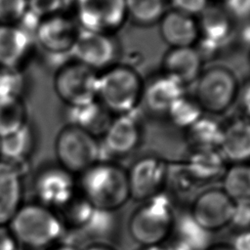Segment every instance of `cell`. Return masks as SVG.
<instances>
[{
	"label": "cell",
	"mask_w": 250,
	"mask_h": 250,
	"mask_svg": "<svg viewBox=\"0 0 250 250\" xmlns=\"http://www.w3.org/2000/svg\"><path fill=\"white\" fill-rule=\"evenodd\" d=\"M77 188L96 210L117 212L130 200L127 171L113 161H99L81 173Z\"/></svg>",
	"instance_id": "6da1fadb"
},
{
	"label": "cell",
	"mask_w": 250,
	"mask_h": 250,
	"mask_svg": "<svg viewBox=\"0 0 250 250\" xmlns=\"http://www.w3.org/2000/svg\"><path fill=\"white\" fill-rule=\"evenodd\" d=\"M176 219L175 203L162 192L139 203L128 219L127 229L140 246H163L174 233Z\"/></svg>",
	"instance_id": "7a4b0ae2"
},
{
	"label": "cell",
	"mask_w": 250,
	"mask_h": 250,
	"mask_svg": "<svg viewBox=\"0 0 250 250\" xmlns=\"http://www.w3.org/2000/svg\"><path fill=\"white\" fill-rule=\"evenodd\" d=\"M8 228L18 245L27 250H43L62 237L66 227L53 209L37 202L21 204Z\"/></svg>",
	"instance_id": "3957f363"
},
{
	"label": "cell",
	"mask_w": 250,
	"mask_h": 250,
	"mask_svg": "<svg viewBox=\"0 0 250 250\" xmlns=\"http://www.w3.org/2000/svg\"><path fill=\"white\" fill-rule=\"evenodd\" d=\"M144 80L130 65L114 64L99 73L97 101L112 115L134 112L142 103Z\"/></svg>",
	"instance_id": "277c9868"
},
{
	"label": "cell",
	"mask_w": 250,
	"mask_h": 250,
	"mask_svg": "<svg viewBox=\"0 0 250 250\" xmlns=\"http://www.w3.org/2000/svg\"><path fill=\"white\" fill-rule=\"evenodd\" d=\"M194 84L192 97L203 112L210 115L229 110L237 100L240 86L234 72L217 64L203 68Z\"/></svg>",
	"instance_id": "5b68a950"
},
{
	"label": "cell",
	"mask_w": 250,
	"mask_h": 250,
	"mask_svg": "<svg viewBox=\"0 0 250 250\" xmlns=\"http://www.w3.org/2000/svg\"><path fill=\"white\" fill-rule=\"evenodd\" d=\"M55 153L61 167L80 175L101 161V145L95 136L67 124L56 137Z\"/></svg>",
	"instance_id": "8992f818"
},
{
	"label": "cell",
	"mask_w": 250,
	"mask_h": 250,
	"mask_svg": "<svg viewBox=\"0 0 250 250\" xmlns=\"http://www.w3.org/2000/svg\"><path fill=\"white\" fill-rule=\"evenodd\" d=\"M98 85L99 73L75 61L62 64L53 81L56 95L68 107L97 101Z\"/></svg>",
	"instance_id": "52a82bcc"
},
{
	"label": "cell",
	"mask_w": 250,
	"mask_h": 250,
	"mask_svg": "<svg viewBox=\"0 0 250 250\" xmlns=\"http://www.w3.org/2000/svg\"><path fill=\"white\" fill-rule=\"evenodd\" d=\"M73 8L83 30L114 34L128 21L126 0H75Z\"/></svg>",
	"instance_id": "ba28073f"
},
{
	"label": "cell",
	"mask_w": 250,
	"mask_h": 250,
	"mask_svg": "<svg viewBox=\"0 0 250 250\" xmlns=\"http://www.w3.org/2000/svg\"><path fill=\"white\" fill-rule=\"evenodd\" d=\"M199 38L195 47L203 61L216 57L220 50L234 39L236 21L222 4L210 3L196 18Z\"/></svg>",
	"instance_id": "9c48e42d"
},
{
	"label": "cell",
	"mask_w": 250,
	"mask_h": 250,
	"mask_svg": "<svg viewBox=\"0 0 250 250\" xmlns=\"http://www.w3.org/2000/svg\"><path fill=\"white\" fill-rule=\"evenodd\" d=\"M235 202L221 187H209L191 199L188 215L207 232L214 233L229 227Z\"/></svg>",
	"instance_id": "30bf717a"
},
{
	"label": "cell",
	"mask_w": 250,
	"mask_h": 250,
	"mask_svg": "<svg viewBox=\"0 0 250 250\" xmlns=\"http://www.w3.org/2000/svg\"><path fill=\"white\" fill-rule=\"evenodd\" d=\"M127 171L130 199L141 203L165 190L168 162L155 154L135 159Z\"/></svg>",
	"instance_id": "8fae6325"
},
{
	"label": "cell",
	"mask_w": 250,
	"mask_h": 250,
	"mask_svg": "<svg viewBox=\"0 0 250 250\" xmlns=\"http://www.w3.org/2000/svg\"><path fill=\"white\" fill-rule=\"evenodd\" d=\"M119 51L113 34L80 29L70 55L75 62L101 73L117 63Z\"/></svg>",
	"instance_id": "7c38bea8"
},
{
	"label": "cell",
	"mask_w": 250,
	"mask_h": 250,
	"mask_svg": "<svg viewBox=\"0 0 250 250\" xmlns=\"http://www.w3.org/2000/svg\"><path fill=\"white\" fill-rule=\"evenodd\" d=\"M80 28L75 20L63 13L40 21L34 34L39 47L51 57L71 56Z\"/></svg>",
	"instance_id": "4fadbf2b"
},
{
	"label": "cell",
	"mask_w": 250,
	"mask_h": 250,
	"mask_svg": "<svg viewBox=\"0 0 250 250\" xmlns=\"http://www.w3.org/2000/svg\"><path fill=\"white\" fill-rule=\"evenodd\" d=\"M33 190L38 203L50 208H63L77 193L74 175L60 165L39 171L33 180Z\"/></svg>",
	"instance_id": "5bb4252c"
},
{
	"label": "cell",
	"mask_w": 250,
	"mask_h": 250,
	"mask_svg": "<svg viewBox=\"0 0 250 250\" xmlns=\"http://www.w3.org/2000/svg\"><path fill=\"white\" fill-rule=\"evenodd\" d=\"M133 113L112 117L100 142L101 161L105 154L112 158L128 156L140 146L143 140L142 124Z\"/></svg>",
	"instance_id": "9a60e30c"
},
{
	"label": "cell",
	"mask_w": 250,
	"mask_h": 250,
	"mask_svg": "<svg viewBox=\"0 0 250 250\" xmlns=\"http://www.w3.org/2000/svg\"><path fill=\"white\" fill-rule=\"evenodd\" d=\"M184 95L186 87L161 72L144 81L141 104L154 115L165 116L173 104Z\"/></svg>",
	"instance_id": "2e32d148"
},
{
	"label": "cell",
	"mask_w": 250,
	"mask_h": 250,
	"mask_svg": "<svg viewBox=\"0 0 250 250\" xmlns=\"http://www.w3.org/2000/svg\"><path fill=\"white\" fill-rule=\"evenodd\" d=\"M203 68V59L195 46L170 48L162 60V73L184 87L193 84Z\"/></svg>",
	"instance_id": "e0dca14e"
},
{
	"label": "cell",
	"mask_w": 250,
	"mask_h": 250,
	"mask_svg": "<svg viewBox=\"0 0 250 250\" xmlns=\"http://www.w3.org/2000/svg\"><path fill=\"white\" fill-rule=\"evenodd\" d=\"M158 24L159 34L170 48L193 47L198 41L196 18L169 10L164 13Z\"/></svg>",
	"instance_id": "ac0fdd59"
},
{
	"label": "cell",
	"mask_w": 250,
	"mask_h": 250,
	"mask_svg": "<svg viewBox=\"0 0 250 250\" xmlns=\"http://www.w3.org/2000/svg\"><path fill=\"white\" fill-rule=\"evenodd\" d=\"M218 149L227 163H250V120L236 118L223 126Z\"/></svg>",
	"instance_id": "d6986e66"
},
{
	"label": "cell",
	"mask_w": 250,
	"mask_h": 250,
	"mask_svg": "<svg viewBox=\"0 0 250 250\" xmlns=\"http://www.w3.org/2000/svg\"><path fill=\"white\" fill-rule=\"evenodd\" d=\"M21 170L19 166L0 160V226H6L21 206Z\"/></svg>",
	"instance_id": "ffe728a7"
},
{
	"label": "cell",
	"mask_w": 250,
	"mask_h": 250,
	"mask_svg": "<svg viewBox=\"0 0 250 250\" xmlns=\"http://www.w3.org/2000/svg\"><path fill=\"white\" fill-rule=\"evenodd\" d=\"M183 162L190 176L200 187L221 181L228 166L217 148L190 149Z\"/></svg>",
	"instance_id": "44dd1931"
},
{
	"label": "cell",
	"mask_w": 250,
	"mask_h": 250,
	"mask_svg": "<svg viewBox=\"0 0 250 250\" xmlns=\"http://www.w3.org/2000/svg\"><path fill=\"white\" fill-rule=\"evenodd\" d=\"M32 40L18 25L0 24V67L20 69L30 55Z\"/></svg>",
	"instance_id": "7402d4cb"
},
{
	"label": "cell",
	"mask_w": 250,
	"mask_h": 250,
	"mask_svg": "<svg viewBox=\"0 0 250 250\" xmlns=\"http://www.w3.org/2000/svg\"><path fill=\"white\" fill-rule=\"evenodd\" d=\"M110 114L98 101L68 107V125L77 127L98 138L103 136L112 120Z\"/></svg>",
	"instance_id": "603a6c76"
},
{
	"label": "cell",
	"mask_w": 250,
	"mask_h": 250,
	"mask_svg": "<svg viewBox=\"0 0 250 250\" xmlns=\"http://www.w3.org/2000/svg\"><path fill=\"white\" fill-rule=\"evenodd\" d=\"M35 146V133L28 122L18 131L0 138V156L2 160L15 165L23 163Z\"/></svg>",
	"instance_id": "cb8c5ba5"
},
{
	"label": "cell",
	"mask_w": 250,
	"mask_h": 250,
	"mask_svg": "<svg viewBox=\"0 0 250 250\" xmlns=\"http://www.w3.org/2000/svg\"><path fill=\"white\" fill-rule=\"evenodd\" d=\"M223 125L214 117L202 116L186 130L187 141L190 149L217 148L222 138Z\"/></svg>",
	"instance_id": "d4e9b609"
},
{
	"label": "cell",
	"mask_w": 250,
	"mask_h": 250,
	"mask_svg": "<svg viewBox=\"0 0 250 250\" xmlns=\"http://www.w3.org/2000/svg\"><path fill=\"white\" fill-rule=\"evenodd\" d=\"M221 183L222 189L234 202L250 200V163L229 164Z\"/></svg>",
	"instance_id": "484cf974"
},
{
	"label": "cell",
	"mask_w": 250,
	"mask_h": 250,
	"mask_svg": "<svg viewBox=\"0 0 250 250\" xmlns=\"http://www.w3.org/2000/svg\"><path fill=\"white\" fill-rule=\"evenodd\" d=\"M201 188L190 176L184 162L168 163L167 179L164 192L175 203L176 199H185L196 195L197 188Z\"/></svg>",
	"instance_id": "4316f807"
},
{
	"label": "cell",
	"mask_w": 250,
	"mask_h": 250,
	"mask_svg": "<svg viewBox=\"0 0 250 250\" xmlns=\"http://www.w3.org/2000/svg\"><path fill=\"white\" fill-rule=\"evenodd\" d=\"M118 219L116 212L95 210L88 224L80 230L91 241L106 242L112 244L118 231Z\"/></svg>",
	"instance_id": "83f0119b"
},
{
	"label": "cell",
	"mask_w": 250,
	"mask_h": 250,
	"mask_svg": "<svg viewBox=\"0 0 250 250\" xmlns=\"http://www.w3.org/2000/svg\"><path fill=\"white\" fill-rule=\"evenodd\" d=\"M173 235H176V239L187 244L192 250H205L211 244V234L200 228L188 213L177 216Z\"/></svg>",
	"instance_id": "f1b7e54d"
},
{
	"label": "cell",
	"mask_w": 250,
	"mask_h": 250,
	"mask_svg": "<svg viewBox=\"0 0 250 250\" xmlns=\"http://www.w3.org/2000/svg\"><path fill=\"white\" fill-rule=\"evenodd\" d=\"M27 122L26 107L21 98L0 99V138L18 131Z\"/></svg>",
	"instance_id": "f546056e"
},
{
	"label": "cell",
	"mask_w": 250,
	"mask_h": 250,
	"mask_svg": "<svg viewBox=\"0 0 250 250\" xmlns=\"http://www.w3.org/2000/svg\"><path fill=\"white\" fill-rule=\"evenodd\" d=\"M126 1L128 20L139 26H150L158 23L166 12L164 0Z\"/></svg>",
	"instance_id": "4dcf8cb0"
},
{
	"label": "cell",
	"mask_w": 250,
	"mask_h": 250,
	"mask_svg": "<svg viewBox=\"0 0 250 250\" xmlns=\"http://www.w3.org/2000/svg\"><path fill=\"white\" fill-rule=\"evenodd\" d=\"M203 115L204 112L194 98L186 94L173 104L165 116L173 126L186 131Z\"/></svg>",
	"instance_id": "1f68e13d"
},
{
	"label": "cell",
	"mask_w": 250,
	"mask_h": 250,
	"mask_svg": "<svg viewBox=\"0 0 250 250\" xmlns=\"http://www.w3.org/2000/svg\"><path fill=\"white\" fill-rule=\"evenodd\" d=\"M62 222L66 225L81 230L92 218L95 208L78 192L75 196L63 207Z\"/></svg>",
	"instance_id": "d6a6232c"
},
{
	"label": "cell",
	"mask_w": 250,
	"mask_h": 250,
	"mask_svg": "<svg viewBox=\"0 0 250 250\" xmlns=\"http://www.w3.org/2000/svg\"><path fill=\"white\" fill-rule=\"evenodd\" d=\"M24 77L20 69L0 67V99L21 98Z\"/></svg>",
	"instance_id": "836d02e7"
},
{
	"label": "cell",
	"mask_w": 250,
	"mask_h": 250,
	"mask_svg": "<svg viewBox=\"0 0 250 250\" xmlns=\"http://www.w3.org/2000/svg\"><path fill=\"white\" fill-rule=\"evenodd\" d=\"M26 11V0H0V24L17 25Z\"/></svg>",
	"instance_id": "e575fe53"
},
{
	"label": "cell",
	"mask_w": 250,
	"mask_h": 250,
	"mask_svg": "<svg viewBox=\"0 0 250 250\" xmlns=\"http://www.w3.org/2000/svg\"><path fill=\"white\" fill-rule=\"evenodd\" d=\"M27 10L41 20L66 9L65 0H26Z\"/></svg>",
	"instance_id": "d590c367"
},
{
	"label": "cell",
	"mask_w": 250,
	"mask_h": 250,
	"mask_svg": "<svg viewBox=\"0 0 250 250\" xmlns=\"http://www.w3.org/2000/svg\"><path fill=\"white\" fill-rule=\"evenodd\" d=\"M171 10L197 18L210 4L209 0H169Z\"/></svg>",
	"instance_id": "8d00e7d4"
},
{
	"label": "cell",
	"mask_w": 250,
	"mask_h": 250,
	"mask_svg": "<svg viewBox=\"0 0 250 250\" xmlns=\"http://www.w3.org/2000/svg\"><path fill=\"white\" fill-rule=\"evenodd\" d=\"M229 226L237 231L250 229V200L235 202Z\"/></svg>",
	"instance_id": "74e56055"
},
{
	"label": "cell",
	"mask_w": 250,
	"mask_h": 250,
	"mask_svg": "<svg viewBox=\"0 0 250 250\" xmlns=\"http://www.w3.org/2000/svg\"><path fill=\"white\" fill-rule=\"evenodd\" d=\"M222 5L235 21H250V0H227Z\"/></svg>",
	"instance_id": "f35d334b"
},
{
	"label": "cell",
	"mask_w": 250,
	"mask_h": 250,
	"mask_svg": "<svg viewBox=\"0 0 250 250\" xmlns=\"http://www.w3.org/2000/svg\"><path fill=\"white\" fill-rule=\"evenodd\" d=\"M236 102L239 103V107L244 118L250 120V80L239 86Z\"/></svg>",
	"instance_id": "ab89813d"
},
{
	"label": "cell",
	"mask_w": 250,
	"mask_h": 250,
	"mask_svg": "<svg viewBox=\"0 0 250 250\" xmlns=\"http://www.w3.org/2000/svg\"><path fill=\"white\" fill-rule=\"evenodd\" d=\"M18 243L9 228L0 226V250H18Z\"/></svg>",
	"instance_id": "60d3db41"
},
{
	"label": "cell",
	"mask_w": 250,
	"mask_h": 250,
	"mask_svg": "<svg viewBox=\"0 0 250 250\" xmlns=\"http://www.w3.org/2000/svg\"><path fill=\"white\" fill-rule=\"evenodd\" d=\"M229 244L233 250H250V229L237 231Z\"/></svg>",
	"instance_id": "b9f144b4"
},
{
	"label": "cell",
	"mask_w": 250,
	"mask_h": 250,
	"mask_svg": "<svg viewBox=\"0 0 250 250\" xmlns=\"http://www.w3.org/2000/svg\"><path fill=\"white\" fill-rule=\"evenodd\" d=\"M83 250H117L113 244L106 242H90Z\"/></svg>",
	"instance_id": "7bdbcfd3"
},
{
	"label": "cell",
	"mask_w": 250,
	"mask_h": 250,
	"mask_svg": "<svg viewBox=\"0 0 250 250\" xmlns=\"http://www.w3.org/2000/svg\"><path fill=\"white\" fill-rule=\"evenodd\" d=\"M163 248H164V250H192L187 244L179 241L176 238L171 240V242L168 241L166 244H164Z\"/></svg>",
	"instance_id": "ee69618b"
},
{
	"label": "cell",
	"mask_w": 250,
	"mask_h": 250,
	"mask_svg": "<svg viewBox=\"0 0 250 250\" xmlns=\"http://www.w3.org/2000/svg\"><path fill=\"white\" fill-rule=\"evenodd\" d=\"M205 250H233L231 245L227 242H219L210 244Z\"/></svg>",
	"instance_id": "f6af8a7d"
},
{
	"label": "cell",
	"mask_w": 250,
	"mask_h": 250,
	"mask_svg": "<svg viewBox=\"0 0 250 250\" xmlns=\"http://www.w3.org/2000/svg\"><path fill=\"white\" fill-rule=\"evenodd\" d=\"M48 250H78V249L71 244H61L57 246H52Z\"/></svg>",
	"instance_id": "bcb514c9"
},
{
	"label": "cell",
	"mask_w": 250,
	"mask_h": 250,
	"mask_svg": "<svg viewBox=\"0 0 250 250\" xmlns=\"http://www.w3.org/2000/svg\"><path fill=\"white\" fill-rule=\"evenodd\" d=\"M137 250H164L163 246H140Z\"/></svg>",
	"instance_id": "7dc6e473"
},
{
	"label": "cell",
	"mask_w": 250,
	"mask_h": 250,
	"mask_svg": "<svg viewBox=\"0 0 250 250\" xmlns=\"http://www.w3.org/2000/svg\"><path fill=\"white\" fill-rule=\"evenodd\" d=\"M210 2L212 1V2H214V3H218V4H223L224 2H226L227 0H209Z\"/></svg>",
	"instance_id": "c3c4849f"
},
{
	"label": "cell",
	"mask_w": 250,
	"mask_h": 250,
	"mask_svg": "<svg viewBox=\"0 0 250 250\" xmlns=\"http://www.w3.org/2000/svg\"><path fill=\"white\" fill-rule=\"evenodd\" d=\"M248 64H249V67H250V50H249V56H248Z\"/></svg>",
	"instance_id": "681fc988"
}]
</instances>
